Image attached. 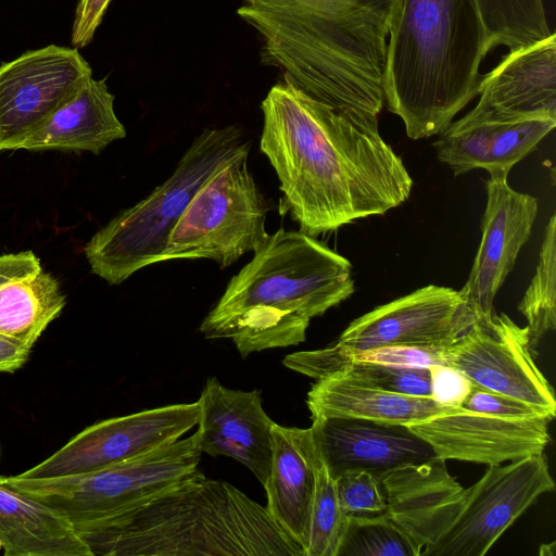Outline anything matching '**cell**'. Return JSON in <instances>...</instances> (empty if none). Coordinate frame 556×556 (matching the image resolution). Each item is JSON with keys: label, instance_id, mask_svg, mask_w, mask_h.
Returning <instances> with one entry per match:
<instances>
[{"label": "cell", "instance_id": "cell-9", "mask_svg": "<svg viewBox=\"0 0 556 556\" xmlns=\"http://www.w3.org/2000/svg\"><path fill=\"white\" fill-rule=\"evenodd\" d=\"M555 490L547 460L536 454L489 469L472 486L462 511L424 556H483L539 498Z\"/></svg>", "mask_w": 556, "mask_h": 556}, {"label": "cell", "instance_id": "cell-15", "mask_svg": "<svg viewBox=\"0 0 556 556\" xmlns=\"http://www.w3.org/2000/svg\"><path fill=\"white\" fill-rule=\"evenodd\" d=\"M507 176L495 174L488 180L481 242L458 291L475 319L492 316L495 295L530 239L538 215V200L510 188Z\"/></svg>", "mask_w": 556, "mask_h": 556}, {"label": "cell", "instance_id": "cell-10", "mask_svg": "<svg viewBox=\"0 0 556 556\" xmlns=\"http://www.w3.org/2000/svg\"><path fill=\"white\" fill-rule=\"evenodd\" d=\"M532 352L526 327L504 313L475 319L439 351L442 364L459 370L472 387L522 401L554 419V390Z\"/></svg>", "mask_w": 556, "mask_h": 556}, {"label": "cell", "instance_id": "cell-26", "mask_svg": "<svg viewBox=\"0 0 556 556\" xmlns=\"http://www.w3.org/2000/svg\"><path fill=\"white\" fill-rule=\"evenodd\" d=\"M439 351L440 349L435 348L412 345H388L357 350L333 344L326 349L289 354L282 363L289 369L320 379L338 372L351 362L429 369L433 365L442 364Z\"/></svg>", "mask_w": 556, "mask_h": 556}, {"label": "cell", "instance_id": "cell-1", "mask_svg": "<svg viewBox=\"0 0 556 556\" xmlns=\"http://www.w3.org/2000/svg\"><path fill=\"white\" fill-rule=\"evenodd\" d=\"M260 149L275 169L279 214L312 237L410 195L413 179L378 132L282 80L262 101Z\"/></svg>", "mask_w": 556, "mask_h": 556}, {"label": "cell", "instance_id": "cell-37", "mask_svg": "<svg viewBox=\"0 0 556 556\" xmlns=\"http://www.w3.org/2000/svg\"><path fill=\"white\" fill-rule=\"evenodd\" d=\"M539 554L541 556H553L555 555V542L548 543V544H542L540 546Z\"/></svg>", "mask_w": 556, "mask_h": 556}, {"label": "cell", "instance_id": "cell-25", "mask_svg": "<svg viewBox=\"0 0 556 556\" xmlns=\"http://www.w3.org/2000/svg\"><path fill=\"white\" fill-rule=\"evenodd\" d=\"M65 304L58 279L43 269L12 281L0 288V333L33 349Z\"/></svg>", "mask_w": 556, "mask_h": 556}, {"label": "cell", "instance_id": "cell-11", "mask_svg": "<svg viewBox=\"0 0 556 556\" xmlns=\"http://www.w3.org/2000/svg\"><path fill=\"white\" fill-rule=\"evenodd\" d=\"M200 414L197 401L96 422L18 476L31 479L65 477L131 460L180 439L198 425Z\"/></svg>", "mask_w": 556, "mask_h": 556}, {"label": "cell", "instance_id": "cell-38", "mask_svg": "<svg viewBox=\"0 0 556 556\" xmlns=\"http://www.w3.org/2000/svg\"><path fill=\"white\" fill-rule=\"evenodd\" d=\"M0 548H2V542H1V539H0Z\"/></svg>", "mask_w": 556, "mask_h": 556}, {"label": "cell", "instance_id": "cell-20", "mask_svg": "<svg viewBox=\"0 0 556 556\" xmlns=\"http://www.w3.org/2000/svg\"><path fill=\"white\" fill-rule=\"evenodd\" d=\"M556 126L552 118L518 121H464L451 123L433 143L438 159L454 174L476 168L490 176L506 174L534 151Z\"/></svg>", "mask_w": 556, "mask_h": 556}, {"label": "cell", "instance_id": "cell-34", "mask_svg": "<svg viewBox=\"0 0 556 556\" xmlns=\"http://www.w3.org/2000/svg\"><path fill=\"white\" fill-rule=\"evenodd\" d=\"M112 1L80 0L78 2L71 34V43L74 48L80 49L91 42Z\"/></svg>", "mask_w": 556, "mask_h": 556}, {"label": "cell", "instance_id": "cell-30", "mask_svg": "<svg viewBox=\"0 0 556 556\" xmlns=\"http://www.w3.org/2000/svg\"><path fill=\"white\" fill-rule=\"evenodd\" d=\"M338 372L361 383L389 392L422 397L431 395L428 368H403L351 362Z\"/></svg>", "mask_w": 556, "mask_h": 556}, {"label": "cell", "instance_id": "cell-18", "mask_svg": "<svg viewBox=\"0 0 556 556\" xmlns=\"http://www.w3.org/2000/svg\"><path fill=\"white\" fill-rule=\"evenodd\" d=\"M312 420L314 441L333 479L351 470H368L379 478L396 467L437 457L406 425L344 417Z\"/></svg>", "mask_w": 556, "mask_h": 556}, {"label": "cell", "instance_id": "cell-24", "mask_svg": "<svg viewBox=\"0 0 556 556\" xmlns=\"http://www.w3.org/2000/svg\"><path fill=\"white\" fill-rule=\"evenodd\" d=\"M0 539L5 556H93L66 516L3 484Z\"/></svg>", "mask_w": 556, "mask_h": 556}, {"label": "cell", "instance_id": "cell-19", "mask_svg": "<svg viewBox=\"0 0 556 556\" xmlns=\"http://www.w3.org/2000/svg\"><path fill=\"white\" fill-rule=\"evenodd\" d=\"M387 515L420 547L433 544L462 511L467 489L451 476L445 460L396 467L379 477Z\"/></svg>", "mask_w": 556, "mask_h": 556}, {"label": "cell", "instance_id": "cell-2", "mask_svg": "<svg viewBox=\"0 0 556 556\" xmlns=\"http://www.w3.org/2000/svg\"><path fill=\"white\" fill-rule=\"evenodd\" d=\"M553 33L543 0H401L388 40L387 108L409 138L440 135L479 94L492 49L513 52Z\"/></svg>", "mask_w": 556, "mask_h": 556}, {"label": "cell", "instance_id": "cell-31", "mask_svg": "<svg viewBox=\"0 0 556 556\" xmlns=\"http://www.w3.org/2000/svg\"><path fill=\"white\" fill-rule=\"evenodd\" d=\"M334 480L338 501L345 515L386 513L387 502L380 479L371 471L351 470Z\"/></svg>", "mask_w": 556, "mask_h": 556}, {"label": "cell", "instance_id": "cell-7", "mask_svg": "<svg viewBox=\"0 0 556 556\" xmlns=\"http://www.w3.org/2000/svg\"><path fill=\"white\" fill-rule=\"evenodd\" d=\"M201 454L193 433L96 471L45 479L0 475V484L58 509L81 534L201 473Z\"/></svg>", "mask_w": 556, "mask_h": 556}, {"label": "cell", "instance_id": "cell-35", "mask_svg": "<svg viewBox=\"0 0 556 556\" xmlns=\"http://www.w3.org/2000/svg\"><path fill=\"white\" fill-rule=\"evenodd\" d=\"M41 270L40 260L33 251L0 255V288Z\"/></svg>", "mask_w": 556, "mask_h": 556}, {"label": "cell", "instance_id": "cell-17", "mask_svg": "<svg viewBox=\"0 0 556 556\" xmlns=\"http://www.w3.org/2000/svg\"><path fill=\"white\" fill-rule=\"evenodd\" d=\"M480 99L464 121L556 119V35L508 52L483 74Z\"/></svg>", "mask_w": 556, "mask_h": 556}, {"label": "cell", "instance_id": "cell-8", "mask_svg": "<svg viewBox=\"0 0 556 556\" xmlns=\"http://www.w3.org/2000/svg\"><path fill=\"white\" fill-rule=\"evenodd\" d=\"M249 152L202 184L169 235L161 262L208 258L226 268L263 244L269 207L249 169Z\"/></svg>", "mask_w": 556, "mask_h": 556}, {"label": "cell", "instance_id": "cell-22", "mask_svg": "<svg viewBox=\"0 0 556 556\" xmlns=\"http://www.w3.org/2000/svg\"><path fill=\"white\" fill-rule=\"evenodd\" d=\"M113 104L114 96L109 91L106 80L91 77L20 140L14 150L100 154L110 143L126 137V129Z\"/></svg>", "mask_w": 556, "mask_h": 556}, {"label": "cell", "instance_id": "cell-4", "mask_svg": "<svg viewBox=\"0 0 556 556\" xmlns=\"http://www.w3.org/2000/svg\"><path fill=\"white\" fill-rule=\"evenodd\" d=\"M355 290L348 258L305 232L278 229L229 280L199 330L242 357L302 343L311 319Z\"/></svg>", "mask_w": 556, "mask_h": 556}, {"label": "cell", "instance_id": "cell-33", "mask_svg": "<svg viewBox=\"0 0 556 556\" xmlns=\"http://www.w3.org/2000/svg\"><path fill=\"white\" fill-rule=\"evenodd\" d=\"M430 397L440 405L462 408L472 389L471 382L456 368L438 364L429 368Z\"/></svg>", "mask_w": 556, "mask_h": 556}, {"label": "cell", "instance_id": "cell-14", "mask_svg": "<svg viewBox=\"0 0 556 556\" xmlns=\"http://www.w3.org/2000/svg\"><path fill=\"white\" fill-rule=\"evenodd\" d=\"M548 417L510 418L460 408L407 427L426 441L435 456L501 465L543 454L551 441Z\"/></svg>", "mask_w": 556, "mask_h": 556}, {"label": "cell", "instance_id": "cell-29", "mask_svg": "<svg viewBox=\"0 0 556 556\" xmlns=\"http://www.w3.org/2000/svg\"><path fill=\"white\" fill-rule=\"evenodd\" d=\"M346 516L338 501L336 480L319 453L305 556H337Z\"/></svg>", "mask_w": 556, "mask_h": 556}, {"label": "cell", "instance_id": "cell-12", "mask_svg": "<svg viewBox=\"0 0 556 556\" xmlns=\"http://www.w3.org/2000/svg\"><path fill=\"white\" fill-rule=\"evenodd\" d=\"M76 48L50 45L0 65V152L14 150L89 78Z\"/></svg>", "mask_w": 556, "mask_h": 556}, {"label": "cell", "instance_id": "cell-21", "mask_svg": "<svg viewBox=\"0 0 556 556\" xmlns=\"http://www.w3.org/2000/svg\"><path fill=\"white\" fill-rule=\"evenodd\" d=\"M270 471L263 485L267 510L304 551L308 542L319 451L312 429L274 422Z\"/></svg>", "mask_w": 556, "mask_h": 556}, {"label": "cell", "instance_id": "cell-3", "mask_svg": "<svg viewBox=\"0 0 556 556\" xmlns=\"http://www.w3.org/2000/svg\"><path fill=\"white\" fill-rule=\"evenodd\" d=\"M401 0H244L237 13L262 38L283 80L378 129L388 38Z\"/></svg>", "mask_w": 556, "mask_h": 556}, {"label": "cell", "instance_id": "cell-32", "mask_svg": "<svg viewBox=\"0 0 556 556\" xmlns=\"http://www.w3.org/2000/svg\"><path fill=\"white\" fill-rule=\"evenodd\" d=\"M462 408L510 418H551L522 401L475 387L462 404Z\"/></svg>", "mask_w": 556, "mask_h": 556}, {"label": "cell", "instance_id": "cell-36", "mask_svg": "<svg viewBox=\"0 0 556 556\" xmlns=\"http://www.w3.org/2000/svg\"><path fill=\"white\" fill-rule=\"evenodd\" d=\"M31 349L0 333V374H12L28 361Z\"/></svg>", "mask_w": 556, "mask_h": 556}, {"label": "cell", "instance_id": "cell-28", "mask_svg": "<svg viewBox=\"0 0 556 556\" xmlns=\"http://www.w3.org/2000/svg\"><path fill=\"white\" fill-rule=\"evenodd\" d=\"M421 551L387 513L349 514L337 556H419Z\"/></svg>", "mask_w": 556, "mask_h": 556}, {"label": "cell", "instance_id": "cell-16", "mask_svg": "<svg viewBox=\"0 0 556 556\" xmlns=\"http://www.w3.org/2000/svg\"><path fill=\"white\" fill-rule=\"evenodd\" d=\"M198 401L201 414L194 434L200 452L238 460L264 485L270 471L274 421L262 406L261 392L228 389L212 377Z\"/></svg>", "mask_w": 556, "mask_h": 556}, {"label": "cell", "instance_id": "cell-27", "mask_svg": "<svg viewBox=\"0 0 556 556\" xmlns=\"http://www.w3.org/2000/svg\"><path fill=\"white\" fill-rule=\"evenodd\" d=\"M535 274L518 305L526 317L529 345L535 350L541 339L556 328V215L545 228Z\"/></svg>", "mask_w": 556, "mask_h": 556}, {"label": "cell", "instance_id": "cell-6", "mask_svg": "<svg viewBox=\"0 0 556 556\" xmlns=\"http://www.w3.org/2000/svg\"><path fill=\"white\" fill-rule=\"evenodd\" d=\"M247 150L250 142L237 126L204 129L162 185L91 237L84 252L92 273L119 285L141 268L160 263L169 235L202 184Z\"/></svg>", "mask_w": 556, "mask_h": 556}, {"label": "cell", "instance_id": "cell-13", "mask_svg": "<svg viewBox=\"0 0 556 556\" xmlns=\"http://www.w3.org/2000/svg\"><path fill=\"white\" fill-rule=\"evenodd\" d=\"M473 321L458 291L430 285L354 319L334 344L357 350L388 345L441 349Z\"/></svg>", "mask_w": 556, "mask_h": 556}, {"label": "cell", "instance_id": "cell-23", "mask_svg": "<svg viewBox=\"0 0 556 556\" xmlns=\"http://www.w3.org/2000/svg\"><path fill=\"white\" fill-rule=\"evenodd\" d=\"M316 380L306 400L312 419L344 417L408 426L435 415L460 409L440 405L431 397L384 391L355 381L340 372Z\"/></svg>", "mask_w": 556, "mask_h": 556}, {"label": "cell", "instance_id": "cell-5", "mask_svg": "<svg viewBox=\"0 0 556 556\" xmlns=\"http://www.w3.org/2000/svg\"><path fill=\"white\" fill-rule=\"evenodd\" d=\"M80 536L93 556H304L266 507L202 472Z\"/></svg>", "mask_w": 556, "mask_h": 556}]
</instances>
